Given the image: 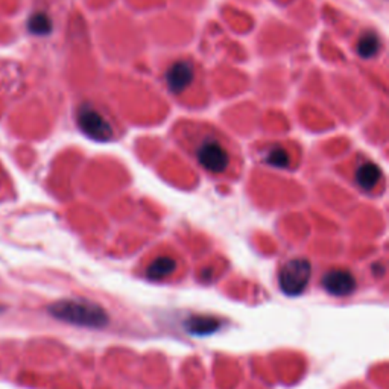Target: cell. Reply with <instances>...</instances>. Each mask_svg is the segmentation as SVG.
Segmentation results:
<instances>
[{
  "label": "cell",
  "instance_id": "obj_6",
  "mask_svg": "<svg viewBox=\"0 0 389 389\" xmlns=\"http://www.w3.org/2000/svg\"><path fill=\"white\" fill-rule=\"evenodd\" d=\"M194 79V68L189 61H177L166 72V84L173 95L183 93Z\"/></svg>",
  "mask_w": 389,
  "mask_h": 389
},
{
  "label": "cell",
  "instance_id": "obj_12",
  "mask_svg": "<svg viewBox=\"0 0 389 389\" xmlns=\"http://www.w3.org/2000/svg\"><path fill=\"white\" fill-rule=\"evenodd\" d=\"M290 158L288 155V152L284 151L280 146H274L271 148L266 154V163L274 166V168H288Z\"/></svg>",
  "mask_w": 389,
  "mask_h": 389
},
{
  "label": "cell",
  "instance_id": "obj_11",
  "mask_svg": "<svg viewBox=\"0 0 389 389\" xmlns=\"http://www.w3.org/2000/svg\"><path fill=\"white\" fill-rule=\"evenodd\" d=\"M380 40L374 32H366L357 43V53L362 58H373L379 52Z\"/></svg>",
  "mask_w": 389,
  "mask_h": 389
},
{
  "label": "cell",
  "instance_id": "obj_7",
  "mask_svg": "<svg viewBox=\"0 0 389 389\" xmlns=\"http://www.w3.org/2000/svg\"><path fill=\"white\" fill-rule=\"evenodd\" d=\"M381 177V171L377 164L374 163H365L357 168L356 171V183L359 184L360 189L364 190H371L374 186L379 183V179Z\"/></svg>",
  "mask_w": 389,
  "mask_h": 389
},
{
  "label": "cell",
  "instance_id": "obj_2",
  "mask_svg": "<svg viewBox=\"0 0 389 389\" xmlns=\"http://www.w3.org/2000/svg\"><path fill=\"white\" fill-rule=\"evenodd\" d=\"M312 277V265L308 259H292L284 263L279 274L280 289L289 297H298L308 288Z\"/></svg>",
  "mask_w": 389,
  "mask_h": 389
},
{
  "label": "cell",
  "instance_id": "obj_4",
  "mask_svg": "<svg viewBox=\"0 0 389 389\" xmlns=\"http://www.w3.org/2000/svg\"><path fill=\"white\" fill-rule=\"evenodd\" d=\"M197 158L203 168L212 173H222L230 164V155L224 146L214 140H205L198 146Z\"/></svg>",
  "mask_w": 389,
  "mask_h": 389
},
{
  "label": "cell",
  "instance_id": "obj_5",
  "mask_svg": "<svg viewBox=\"0 0 389 389\" xmlns=\"http://www.w3.org/2000/svg\"><path fill=\"white\" fill-rule=\"evenodd\" d=\"M323 288L335 297H347L356 289V279L345 269H331L323 275Z\"/></svg>",
  "mask_w": 389,
  "mask_h": 389
},
{
  "label": "cell",
  "instance_id": "obj_9",
  "mask_svg": "<svg viewBox=\"0 0 389 389\" xmlns=\"http://www.w3.org/2000/svg\"><path fill=\"white\" fill-rule=\"evenodd\" d=\"M186 327L193 335L205 336L219 329V321L212 316H193L186 323Z\"/></svg>",
  "mask_w": 389,
  "mask_h": 389
},
{
  "label": "cell",
  "instance_id": "obj_3",
  "mask_svg": "<svg viewBox=\"0 0 389 389\" xmlns=\"http://www.w3.org/2000/svg\"><path fill=\"white\" fill-rule=\"evenodd\" d=\"M76 121H78L82 133L87 134L90 138H93V140L108 142L110 138H113V127L90 103H84V105L79 107Z\"/></svg>",
  "mask_w": 389,
  "mask_h": 389
},
{
  "label": "cell",
  "instance_id": "obj_10",
  "mask_svg": "<svg viewBox=\"0 0 389 389\" xmlns=\"http://www.w3.org/2000/svg\"><path fill=\"white\" fill-rule=\"evenodd\" d=\"M27 29L36 36H47L52 31V20L46 12H36L27 20Z\"/></svg>",
  "mask_w": 389,
  "mask_h": 389
},
{
  "label": "cell",
  "instance_id": "obj_1",
  "mask_svg": "<svg viewBox=\"0 0 389 389\" xmlns=\"http://www.w3.org/2000/svg\"><path fill=\"white\" fill-rule=\"evenodd\" d=\"M49 314L55 319L79 327L102 329L108 324V314L99 304L87 300H61L49 308Z\"/></svg>",
  "mask_w": 389,
  "mask_h": 389
},
{
  "label": "cell",
  "instance_id": "obj_8",
  "mask_svg": "<svg viewBox=\"0 0 389 389\" xmlns=\"http://www.w3.org/2000/svg\"><path fill=\"white\" fill-rule=\"evenodd\" d=\"M177 268V262L172 259V257L163 255L158 257L154 262L151 263L148 271H146V275L149 277L151 280H162L164 277L171 275L173 271Z\"/></svg>",
  "mask_w": 389,
  "mask_h": 389
}]
</instances>
